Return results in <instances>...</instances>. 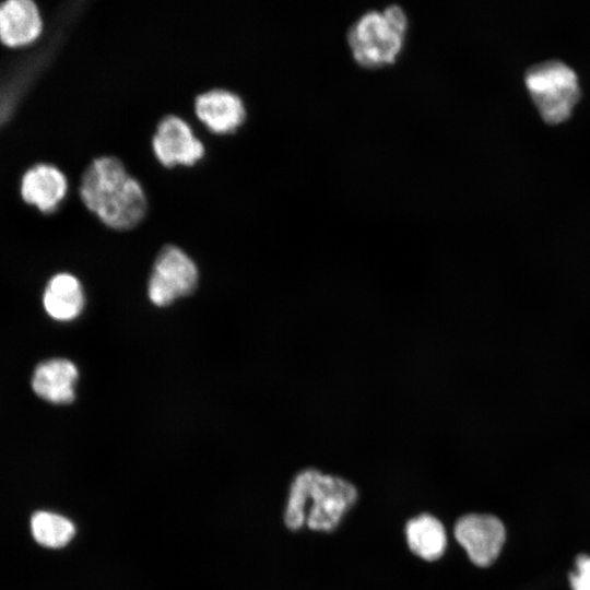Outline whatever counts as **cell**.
Returning a JSON list of instances; mask_svg holds the SVG:
<instances>
[{"instance_id": "obj_1", "label": "cell", "mask_w": 590, "mask_h": 590, "mask_svg": "<svg viewBox=\"0 0 590 590\" xmlns=\"http://www.w3.org/2000/svg\"><path fill=\"white\" fill-rule=\"evenodd\" d=\"M80 194L85 206L115 229L135 226L146 211L141 184L114 156H101L90 164L82 177Z\"/></svg>"}, {"instance_id": "obj_2", "label": "cell", "mask_w": 590, "mask_h": 590, "mask_svg": "<svg viewBox=\"0 0 590 590\" xmlns=\"http://www.w3.org/2000/svg\"><path fill=\"white\" fill-rule=\"evenodd\" d=\"M351 482L315 469L298 473L290 489L284 514L288 529L298 530L306 522L314 531H332L357 500Z\"/></svg>"}, {"instance_id": "obj_3", "label": "cell", "mask_w": 590, "mask_h": 590, "mask_svg": "<svg viewBox=\"0 0 590 590\" xmlns=\"http://www.w3.org/2000/svg\"><path fill=\"white\" fill-rule=\"evenodd\" d=\"M406 27V15L398 4L366 12L347 33L354 59L368 68L393 62L403 46Z\"/></svg>"}, {"instance_id": "obj_4", "label": "cell", "mask_w": 590, "mask_h": 590, "mask_svg": "<svg viewBox=\"0 0 590 590\" xmlns=\"http://www.w3.org/2000/svg\"><path fill=\"white\" fill-rule=\"evenodd\" d=\"M524 83L541 118L548 125L567 120L581 97L577 73L559 59L530 66Z\"/></svg>"}, {"instance_id": "obj_5", "label": "cell", "mask_w": 590, "mask_h": 590, "mask_svg": "<svg viewBox=\"0 0 590 590\" xmlns=\"http://www.w3.org/2000/svg\"><path fill=\"white\" fill-rule=\"evenodd\" d=\"M198 283L194 261L179 247L167 245L157 255L148 283L150 300L160 307L189 295Z\"/></svg>"}, {"instance_id": "obj_6", "label": "cell", "mask_w": 590, "mask_h": 590, "mask_svg": "<svg viewBox=\"0 0 590 590\" xmlns=\"http://www.w3.org/2000/svg\"><path fill=\"white\" fill-rule=\"evenodd\" d=\"M453 535L474 565L487 567L498 557L506 531L495 516L470 514L458 519Z\"/></svg>"}, {"instance_id": "obj_7", "label": "cell", "mask_w": 590, "mask_h": 590, "mask_svg": "<svg viewBox=\"0 0 590 590\" xmlns=\"http://www.w3.org/2000/svg\"><path fill=\"white\" fill-rule=\"evenodd\" d=\"M155 157L164 166L193 165L205 153L202 141L191 126L176 115L165 116L157 125L152 138Z\"/></svg>"}, {"instance_id": "obj_8", "label": "cell", "mask_w": 590, "mask_h": 590, "mask_svg": "<svg viewBox=\"0 0 590 590\" xmlns=\"http://www.w3.org/2000/svg\"><path fill=\"white\" fill-rule=\"evenodd\" d=\"M194 113L210 131L219 134L234 132L246 118L240 96L225 88H212L199 94L194 99Z\"/></svg>"}, {"instance_id": "obj_9", "label": "cell", "mask_w": 590, "mask_h": 590, "mask_svg": "<svg viewBox=\"0 0 590 590\" xmlns=\"http://www.w3.org/2000/svg\"><path fill=\"white\" fill-rule=\"evenodd\" d=\"M78 377V368L71 361L52 358L36 367L32 387L39 398L51 403L66 404L75 398Z\"/></svg>"}, {"instance_id": "obj_10", "label": "cell", "mask_w": 590, "mask_h": 590, "mask_svg": "<svg viewBox=\"0 0 590 590\" xmlns=\"http://www.w3.org/2000/svg\"><path fill=\"white\" fill-rule=\"evenodd\" d=\"M38 9L30 0H10L0 4V39L8 46L33 42L40 33Z\"/></svg>"}, {"instance_id": "obj_11", "label": "cell", "mask_w": 590, "mask_h": 590, "mask_svg": "<svg viewBox=\"0 0 590 590\" xmlns=\"http://www.w3.org/2000/svg\"><path fill=\"white\" fill-rule=\"evenodd\" d=\"M67 187L66 176L57 167L38 165L24 175L22 194L42 211L51 212L64 198Z\"/></svg>"}, {"instance_id": "obj_12", "label": "cell", "mask_w": 590, "mask_h": 590, "mask_svg": "<svg viewBox=\"0 0 590 590\" xmlns=\"http://www.w3.org/2000/svg\"><path fill=\"white\" fill-rule=\"evenodd\" d=\"M47 314L59 321L75 319L84 307V293L79 280L69 273L50 279L43 296Z\"/></svg>"}, {"instance_id": "obj_13", "label": "cell", "mask_w": 590, "mask_h": 590, "mask_svg": "<svg viewBox=\"0 0 590 590\" xmlns=\"http://www.w3.org/2000/svg\"><path fill=\"white\" fill-rule=\"evenodd\" d=\"M405 538L410 551L427 562L439 559L447 547L444 524L429 514L410 519L405 526Z\"/></svg>"}, {"instance_id": "obj_14", "label": "cell", "mask_w": 590, "mask_h": 590, "mask_svg": "<svg viewBox=\"0 0 590 590\" xmlns=\"http://www.w3.org/2000/svg\"><path fill=\"white\" fill-rule=\"evenodd\" d=\"M34 540L48 548L66 546L74 536L75 528L67 517L46 510L36 511L31 518Z\"/></svg>"}, {"instance_id": "obj_15", "label": "cell", "mask_w": 590, "mask_h": 590, "mask_svg": "<svg viewBox=\"0 0 590 590\" xmlns=\"http://www.w3.org/2000/svg\"><path fill=\"white\" fill-rule=\"evenodd\" d=\"M573 590H590V556L581 555L576 560V571L569 577Z\"/></svg>"}]
</instances>
